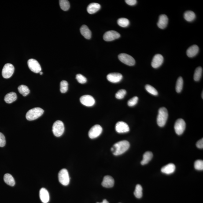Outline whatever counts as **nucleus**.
<instances>
[{
    "label": "nucleus",
    "mask_w": 203,
    "mask_h": 203,
    "mask_svg": "<svg viewBox=\"0 0 203 203\" xmlns=\"http://www.w3.org/2000/svg\"><path fill=\"white\" fill-rule=\"evenodd\" d=\"M60 91L62 93H65L68 91V83L67 81L63 80L60 83Z\"/></svg>",
    "instance_id": "obj_33"
},
{
    "label": "nucleus",
    "mask_w": 203,
    "mask_h": 203,
    "mask_svg": "<svg viewBox=\"0 0 203 203\" xmlns=\"http://www.w3.org/2000/svg\"><path fill=\"white\" fill-rule=\"evenodd\" d=\"M97 203H109V202H108V201H107V200L104 199L103 200V201L102 202H101V203L97 202Z\"/></svg>",
    "instance_id": "obj_42"
},
{
    "label": "nucleus",
    "mask_w": 203,
    "mask_h": 203,
    "mask_svg": "<svg viewBox=\"0 0 203 203\" xmlns=\"http://www.w3.org/2000/svg\"><path fill=\"white\" fill-rule=\"evenodd\" d=\"M43 109L39 107H36L30 109L26 114V118L29 121L36 120L42 116L44 113Z\"/></svg>",
    "instance_id": "obj_3"
},
{
    "label": "nucleus",
    "mask_w": 203,
    "mask_h": 203,
    "mask_svg": "<svg viewBox=\"0 0 203 203\" xmlns=\"http://www.w3.org/2000/svg\"><path fill=\"white\" fill-rule=\"evenodd\" d=\"M168 117V112L165 107H161L159 109L157 117V123L160 127H163L166 123Z\"/></svg>",
    "instance_id": "obj_2"
},
{
    "label": "nucleus",
    "mask_w": 203,
    "mask_h": 203,
    "mask_svg": "<svg viewBox=\"0 0 203 203\" xmlns=\"http://www.w3.org/2000/svg\"><path fill=\"white\" fill-rule=\"evenodd\" d=\"M143 189L142 186L139 184H137L136 186L135 191L134 192V195L137 198H141L142 197Z\"/></svg>",
    "instance_id": "obj_31"
},
{
    "label": "nucleus",
    "mask_w": 203,
    "mask_h": 203,
    "mask_svg": "<svg viewBox=\"0 0 203 203\" xmlns=\"http://www.w3.org/2000/svg\"><path fill=\"white\" fill-rule=\"evenodd\" d=\"M194 168L198 171H202L203 170V161L202 160H197L194 163Z\"/></svg>",
    "instance_id": "obj_36"
},
{
    "label": "nucleus",
    "mask_w": 203,
    "mask_h": 203,
    "mask_svg": "<svg viewBox=\"0 0 203 203\" xmlns=\"http://www.w3.org/2000/svg\"><path fill=\"white\" fill-rule=\"evenodd\" d=\"M101 6L99 4L96 3H92L90 4L87 8L88 13L90 14H93L98 12L101 9Z\"/></svg>",
    "instance_id": "obj_20"
},
{
    "label": "nucleus",
    "mask_w": 203,
    "mask_h": 203,
    "mask_svg": "<svg viewBox=\"0 0 203 203\" xmlns=\"http://www.w3.org/2000/svg\"><path fill=\"white\" fill-rule=\"evenodd\" d=\"M152 157H153V153L152 152L148 151L145 152L143 155V159L141 162V164L142 165H145V164H147L151 160Z\"/></svg>",
    "instance_id": "obj_24"
},
{
    "label": "nucleus",
    "mask_w": 203,
    "mask_h": 203,
    "mask_svg": "<svg viewBox=\"0 0 203 203\" xmlns=\"http://www.w3.org/2000/svg\"><path fill=\"white\" fill-rule=\"evenodd\" d=\"M80 32L86 39H90L91 37V32L87 26L83 25L80 28Z\"/></svg>",
    "instance_id": "obj_22"
},
{
    "label": "nucleus",
    "mask_w": 203,
    "mask_h": 203,
    "mask_svg": "<svg viewBox=\"0 0 203 203\" xmlns=\"http://www.w3.org/2000/svg\"><path fill=\"white\" fill-rule=\"evenodd\" d=\"M175 168V166L174 164L170 163L162 167L161 171L163 173L169 175L174 172Z\"/></svg>",
    "instance_id": "obj_19"
},
{
    "label": "nucleus",
    "mask_w": 203,
    "mask_h": 203,
    "mask_svg": "<svg viewBox=\"0 0 203 203\" xmlns=\"http://www.w3.org/2000/svg\"><path fill=\"white\" fill-rule=\"evenodd\" d=\"M117 132L119 133H124L130 131V127L128 125L123 122H119L116 123L115 127Z\"/></svg>",
    "instance_id": "obj_13"
},
{
    "label": "nucleus",
    "mask_w": 203,
    "mask_h": 203,
    "mask_svg": "<svg viewBox=\"0 0 203 203\" xmlns=\"http://www.w3.org/2000/svg\"><path fill=\"white\" fill-rule=\"evenodd\" d=\"M199 51V47L197 45H193L187 49L186 51V54L189 57H193L197 55Z\"/></svg>",
    "instance_id": "obj_21"
},
{
    "label": "nucleus",
    "mask_w": 203,
    "mask_h": 203,
    "mask_svg": "<svg viewBox=\"0 0 203 203\" xmlns=\"http://www.w3.org/2000/svg\"><path fill=\"white\" fill-rule=\"evenodd\" d=\"M197 146L199 149H203V139L202 138L197 142L196 144Z\"/></svg>",
    "instance_id": "obj_41"
},
{
    "label": "nucleus",
    "mask_w": 203,
    "mask_h": 203,
    "mask_svg": "<svg viewBox=\"0 0 203 203\" xmlns=\"http://www.w3.org/2000/svg\"><path fill=\"white\" fill-rule=\"evenodd\" d=\"M202 68L201 67H198L195 70L194 75V79L196 81H198L201 79L202 73Z\"/></svg>",
    "instance_id": "obj_28"
},
{
    "label": "nucleus",
    "mask_w": 203,
    "mask_h": 203,
    "mask_svg": "<svg viewBox=\"0 0 203 203\" xmlns=\"http://www.w3.org/2000/svg\"><path fill=\"white\" fill-rule=\"evenodd\" d=\"M145 89L148 93H150L152 95L157 96L158 94V92L157 90L150 85H146L145 86Z\"/></svg>",
    "instance_id": "obj_34"
},
{
    "label": "nucleus",
    "mask_w": 203,
    "mask_h": 203,
    "mask_svg": "<svg viewBox=\"0 0 203 203\" xmlns=\"http://www.w3.org/2000/svg\"><path fill=\"white\" fill-rule=\"evenodd\" d=\"M19 92L24 96H26L29 94L30 90L27 86L25 85H20L18 88Z\"/></svg>",
    "instance_id": "obj_27"
},
{
    "label": "nucleus",
    "mask_w": 203,
    "mask_h": 203,
    "mask_svg": "<svg viewBox=\"0 0 203 203\" xmlns=\"http://www.w3.org/2000/svg\"><path fill=\"white\" fill-rule=\"evenodd\" d=\"M130 147V144L128 141H121L115 143L111 148V150L114 155H119L127 151Z\"/></svg>",
    "instance_id": "obj_1"
},
{
    "label": "nucleus",
    "mask_w": 203,
    "mask_h": 203,
    "mask_svg": "<svg viewBox=\"0 0 203 203\" xmlns=\"http://www.w3.org/2000/svg\"><path fill=\"white\" fill-rule=\"evenodd\" d=\"M125 1L127 4L131 5V6L135 5L137 2L136 0H126Z\"/></svg>",
    "instance_id": "obj_40"
},
{
    "label": "nucleus",
    "mask_w": 203,
    "mask_h": 203,
    "mask_svg": "<svg viewBox=\"0 0 203 203\" xmlns=\"http://www.w3.org/2000/svg\"><path fill=\"white\" fill-rule=\"evenodd\" d=\"M168 18L166 15L162 14L159 17L157 25L159 28L163 29L167 27L168 23Z\"/></svg>",
    "instance_id": "obj_17"
},
{
    "label": "nucleus",
    "mask_w": 203,
    "mask_h": 203,
    "mask_svg": "<svg viewBox=\"0 0 203 203\" xmlns=\"http://www.w3.org/2000/svg\"><path fill=\"white\" fill-rule=\"evenodd\" d=\"M118 58L120 61L126 65L132 66L135 64V60L133 58L126 53H121L119 55Z\"/></svg>",
    "instance_id": "obj_7"
},
{
    "label": "nucleus",
    "mask_w": 203,
    "mask_h": 203,
    "mask_svg": "<svg viewBox=\"0 0 203 203\" xmlns=\"http://www.w3.org/2000/svg\"><path fill=\"white\" fill-rule=\"evenodd\" d=\"M76 78L79 83L85 84L87 82V79L84 76L81 74H78L76 75Z\"/></svg>",
    "instance_id": "obj_37"
},
{
    "label": "nucleus",
    "mask_w": 203,
    "mask_h": 203,
    "mask_svg": "<svg viewBox=\"0 0 203 203\" xmlns=\"http://www.w3.org/2000/svg\"><path fill=\"white\" fill-rule=\"evenodd\" d=\"M186 127V122L185 121L182 119H178L175 122L174 125L175 132L178 135H181L183 133Z\"/></svg>",
    "instance_id": "obj_6"
},
{
    "label": "nucleus",
    "mask_w": 203,
    "mask_h": 203,
    "mask_svg": "<svg viewBox=\"0 0 203 203\" xmlns=\"http://www.w3.org/2000/svg\"><path fill=\"white\" fill-rule=\"evenodd\" d=\"M17 96L16 93L11 92L8 93L4 97V101L8 104H11L17 100Z\"/></svg>",
    "instance_id": "obj_23"
},
{
    "label": "nucleus",
    "mask_w": 203,
    "mask_h": 203,
    "mask_svg": "<svg viewBox=\"0 0 203 203\" xmlns=\"http://www.w3.org/2000/svg\"><path fill=\"white\" fill-rule=\"evenodd\" d=\"M53 131L55 136L60 137L63 135L64 131L63 123L61 121L57 120L53 123Z\"/></svg>",
    "instance_id": "obj_4"
},
{
    "label": "nucleus",
    "mask_w": 203,
    "mask_h": 203,
    "mask_svg": "<svg viewBox=\"0 0 203 203\" xmlns=\"http://www.w3.org/2000/svg\"><path fill=\"white\" fill-rule=\"evenodd\" d=\"M6 144V140L4 134L0 132V147H3Z\"/></svg>",
    "instance_id": "obj_39"
},
{
    "label": "nucleus",
    "mask_w": 203,
    "mask_h": 203,
    "mask_svg": "<svg viewBox=\"0 0 203 203\" xmlns=\"http://www.w3.org/2000/svg\"><path fill=\"white\" fill-rule=\"evenodd\" d=\"M123 78L121 74L118 73H113L108 74L107 76V79L112 83H118L120 82Z\"/></svg>",
    "instance_id": "obj_14"
},
{
    "label": "nucleus",
    "mask_w": 203,
    "mask_h": 203,
    "mask_svg": "<svg viewBox=\"0 0 203 203\" xmlns=\"http://www.w3.org/2000/svg\"><path fill=\"white\" fill-rule=\"evenodd\" d=\"M184 16L185 20L189 22L193 21L196 18L195 14L191 11H186L184 13Z\"/></svg>",
    "instance_id": "obj_26"
},
{
    "label": "nucleus",
    "mask_w": 203,
    "mask_h": 203,
    "mask_svg": "<svg viewBox=\"0 0 203 203\" xmlns=\"http://www.w3.org/2000/svg\"><path fill=\"white\" fill-rule=\"evenodd\" d=\"M138 98L137 97L135 96L132 97L131 99L129 100L127 102V105L130 107H133L137 103Z\"/></svg>",
    "instance_id": "obj_38"
},
{
    "label": "nucleus",
    "mask_w": 203,
    "mask_h": 203,
    "mask_svg": "<svg viewBox=\"0 0 203 203\" xmlns=\"http://www.w3.org/2000/svg\"><path fill=\"white\" fill-rule=\"evenodd\" d=\"M183 86V80L182 77H179L177 81L176 90L177 93H180L181 91Z\"/></svg>",
    "instance_id": "obj_30"
},
{
    "label": "nucleus",
    "mask_w": 203,
    "mask_h": 203,
    "mask_svg": "<svg viewBox=\"0 0 203 203\" xmlns=\"http://www.w3.org/2000/svg\"><path fill=\"white\" fill-rule=\"evenodd\" d=\"M120 34L114 31H107L104 34L103 38L104 40L107 42H110L120 38Z\"/></svg>",
    "instance_id": "obj_11"
},
{
    "label": "nucleus",
    "mask_w": 203,
    "mask_h": 203,
    "mask_svg": "<svg viewBox=\"0 0 203 203\" xmlns=\"http://www.w3.org/2000/svg\"><path fill=\"white\" fill-rule=\"evenodd\" d=\"M203 91H202V99H203Z\"/></svg>",
    "instance_id": "obj_44"
},
{
    "label": "nucleus",
    "mask_w": 203,
    "mask_h": 203,
    "mask_svg": "<svg viewBox=\"0 0 203 203\" xmlns=\"http://www.w3.org/2000/svg\"><path fill=\"white\" fill-rule=\"evenodd\" d=\"M81 102L85 106L92 107L95 104V101L92 96L89 95H85L81 97Z\"/></svg>",
    "instance_id": "obj_12"
},
{
    "label": "nucleus",
    "mask_w": 203,
    "mask_h": 203,
    "mask_svg": "<svg viewBox=\"0 0 203 203\" xmlns=\"http://www.w3.org/2000/svg\"><path fill=\"white\" fill-rule=\"evenodd\" d=\"M4 181L7 184L11 186H14L15 184L14 178L10 174L6 173L4 176Z\"/></svg>",
    "instance_id": "obj_25"
},
{
    "label": "nucleus",
    "mask_w": 203,
    "mask_h": 203,
    "mask_svg": "<svg viewBox=\"0 0 203 203\" xmlns=\"http://www.w3.org/2000/svg\"><path fill=\"white\" fill-rule=\"evenodd\" d=\"M14 71V68L12 64H5L2 69V76L5 78H9L13 75Z\"/></svg>",
    "instance_id": "obj_8"
},
{
    "label": "nucleus",
    "mask_w": 203,
    "mask_h": 203,
    "mask_svg": "<svg viewBox=\"0 0 203 203\" xmlns=\"http://www.w3.org/2000/svg\"><path fill=\"white\" fill-rule=\"evenodd\" d=\"M40 200L43 203H47L49 201V194L48 191L46 189L42 188L40 191Z\"/></svg>",
    "instance_id": "obj_18"
},
{
    "label": "nucleus",
    "mask_w": 203,
    "mask_h": 203,
    "mask_svg": "<svg viewBox=\"0 0 203 203\" xmlns=\"http://www.w3.org/2000/svg\"><path fill=\"white\" fill-rule=\"evenodd\" d=\"M40 75H42V73H42V71H41V72H40Z\"/></svg>",
    "instance_id": "obj_43"
},
{
    "label": "nucleus",
    "mask_w": 203,
    "mask_h": 203,
    "mask_svg": "<svg viewBox=\"0 0 203 203\" xmlns=\"http://www.w3.org/2000/svg\"><path fill=\"white\" fill-rule=\"evenodd\" d=\"M102 131V128L100 125H96L91 127L89 132V137L94 139L101 135Z\"/></svg>",
    "instance_id": "obj_9"
},
{
    "label": "nucleus",
    "mask_w": 203,
    "mask_h": 203,
    "mask_svg": "<svg viewBox=\"0 0 203 203\" xmlns=\"http://www.w3.org/2000/svg\"><path fill=\"white\" fill-rule=\"evenodd\" d=\"M59 3L60 7L62 10L67 11L69 9L70 7L69 1L67 0H60Z\"/></svg>",
    "instance_id": "obj_29"
},
{
    "label": "nucleus",
    "mask_w": 203,
    "mask_h": 203,
    "mask_svg": "<svg viewBox=\"0 0 203 203\" xmlns=\"http://www.w3.org/2000/svg\"><path fill=\"white\" fill-rule=\"evenodd\" d=\"M117 23L120 27L125 28V27H128L129 25L130 21L127 19L121 18L118 20Z\"/></svg>",
    "instance_id": "obj_32"
},
{
    "label": "nucleus",
    "mask_w": 203,
    "mask_h": 203,
    "mask_svg": "<svg viewBox=\"0 0 203 203\" xmlns=\"http://www.w3.org/2000/svg\"><path fill=\"white\" fill-rule=\"evenodd\" d=\"M28 64L31 71L35 73H38L42 71L40 64L36 60L34 59H30L28 61Z\"/></svg>",
    "instance_id": "obj_10"
},
{
    "label": "nucleus",
    "mask_w": 203,
    "mask_h": 203,
    "mask_svg": "<svg viewBox=\"0 0 203 203\" xmlns=\"http://www.w3.org/2000/svg\"><path fill=\"white\" fill-rule=\"evenodd\" d=\"M126 94H127V91L126 90L124 89H121L117 92L115 96L117 99H121L124 98Z\"/></svg>",
    "instance_id": "obj_35"
},
{
    "label": "nucleus",
    "mask_w": 203,
    "mask_h": 203,
    "mask_svg": "<svg viewBox=\"0 0 203 203\" xmlns=\"http://www.w3.org/2000/svg\"><path fill=\"white\" fill-rule=\"evenodd\" d=\"M59 181L61 184L64 186L68 185L70 182V177L68 170L63 168L58 173Z\"/></svg>",
    "instance_id": "obj_5"
},
{
    "label": "nucleus",
    "mask_w": 203,
    "mask_h": 203,
    "mask_svg": "<svg viewBox=\"0 0 203 203\" xmlns=\"http://www.w3.org/2000/svg\"><path fill=\"white\" fill-rule=\"evenodd\" d=\"M164 61L163 56L161 54H156L153 57L151 65L154 68H157L162 64Z\"/></svg>",
    "instance_id": "obj_15"
},
{
    "label": "nucleus",
    "mask_w": 203,
    "mask_h": 203,
    "mask_svg": "<svg viewBox=\"0 0 203 203\" xmlns=\"http://www.w3.org/2000/svg\"><path fill=\"white\" fill-rule=\"evenodd\" d=\"M114 184V181L113 178L110 176L107 175L104 177L102 185L104 187L110 188L113 187Z\"/></svg>",
    "instance_id": "obj_16"
}]
</instances>
